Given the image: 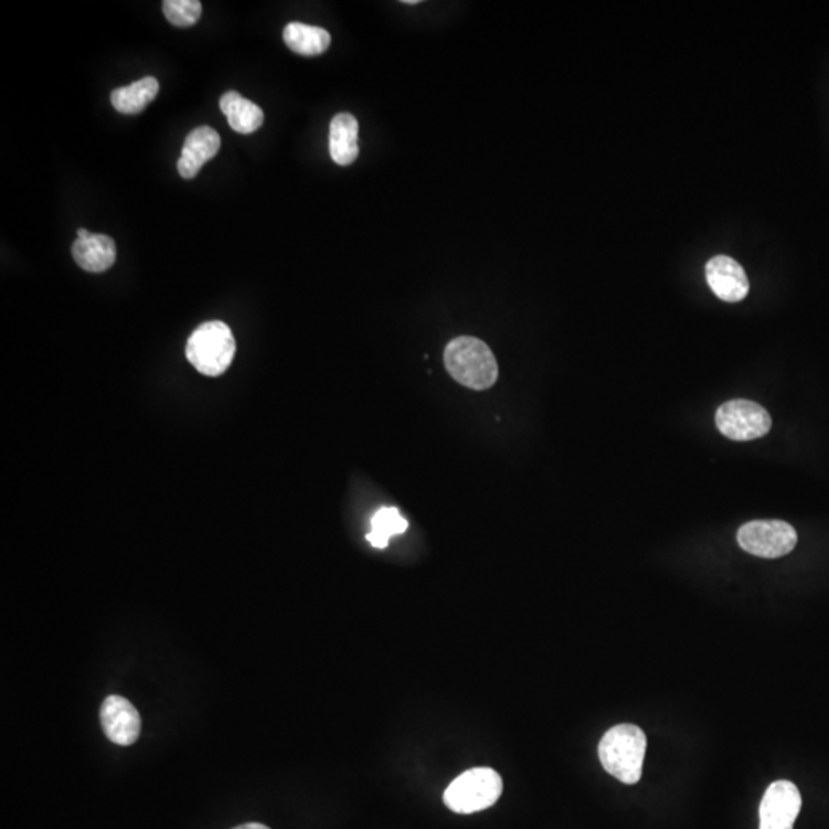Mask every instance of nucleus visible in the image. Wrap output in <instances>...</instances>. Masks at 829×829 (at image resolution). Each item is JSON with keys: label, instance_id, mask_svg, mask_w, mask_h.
<instances>
[{"label": "nucleus", "instance_id": "nucleus-1", "mask_svg": "<svg viewBox=\"0 0 829 829\" xmlns=\"http://www.w3.org/2000/svg\"><path fill=\"white\" fill-rule=\"evenodd\" d=\"M599 759L605 772L626 785H635L642 776L647 736L639 726H613L599 742Z\"/></svg>", "mask_w": 829, "mask_h": 829}, {"label": "nucleus", "instance_id": "nucleus-2", "mask_svg": "<svg viewBox=\"0 0 829 829\" xmlns=\"http://www.w3.org/2000/svg\"><path fill=\"white\" fill-rule=\"evenodd\" d=\"M444 365L451 379L474 391H487L497 383L498 363L485 341L458 337L444 351Z\"/></svg>", "mask_w": 829, "mask_h": 829}, {"label": "nucleus", "instance_id": "nucleus-3", "mask_svg": "<svg viewBox=\"0 0 829 829\" xmlns=\"http://www.w3.org/2000/svg\"><path fill=\"white\" fill-rule=\"evenodd\" d=\"M234 355L235 338L230 326L222 321L199 326L188 340V360L203 375H222L233 363Z\"/></svg>", "mask_w": 829, "mask_h": 829}, {"label": "nucleus", "instance_id": "nucleus-4", "mask_svg": "<svg viewBox=\"0 0 829 829\" xmlns=\"http://www.w3.org/2000/svg\"><path fill=\"white\" fill-rule=\"evenodd\" d=\"M502 795L501 776L492 768H471L451 782L444 804L457 815H474L493 807Z\"/></svg>", "mask_w": 829, "mask_h": 829}, {"label": "nucleus", "instance_id": "nucleus-5", "mask_svg": "<svg viewBox=\"0 0 829 829\" xmlns=\"http://www.w3.org/2000/svg\"><path fill=\"white\" fill-rule=\"evenodd\" d=\"M716 426L733 442H752L772 431L773 422L766 408L748 400H733L718 408Z\"/></svg>", "mask_w": 829, "mask_h": 829}, {"label": "nucleus", "instance_id": "nucleus-6", "mask_svg": "<svg viewBox=\"0 0 829 829\" xmlns=\"http://www.w3.org/2000/svg\"><path fill=\"white\" fill-rule=\"evenodd\" d=\"M738 545L754 556L776 560L788 555L797 544V532L784 521H752L737 532Z\"/></svg>", "mask_w": 829, "mask_h": 829}, {"label": "nucleus", "instance_id": "nucleus-7", "mask_svg": "<svg viewBox=\"0 0 829 829\" xmlns=\"http://www.w3.org/2000/svg\"><path fill=\"white\" fill-rule=\"evenodd\" d=\"M801 808L799 788L793 782L777 780L761 801L759 829H793Z\"/></svg>", "mask_w": 829, "mask_h": 829}, {"label": "nucleus", "instance_id": "nucleus-8", "mask_svg": "<svg viewBox=\"0 0 829 829\" xmlns=\"http://www.w3.org/2000/svg\"><path fill=\"white\" fill-rule=\"evenodd\" d=\"M100 722L106 737L116 745H132L140 736V714L128 699L106 698L102 703Z\"/></svg>", "mask_w": 829, "mask_h": 829}, {"label": "nucleus", "instance_id": "nucleus-9", "mask_svg": "<svg viewBox=\"0 0 829 829\" xmlns=\"http://www.w3.org/2000/svg\"><path fill=\"white\" fill-rule=\"evenodd\" d=\"M706 281L721 300L737 302L748 296L750 281L744 267L726 255L711 258L706 265Z\"/></svg>", "mask_w": 829, "mask_h": 829}, {"label": "nucleus", "instance_id": "nucleus-10", "mask_svg": "<svg viewBox=\"0 0 829 829\" xmlns=\"http://www.w3.org/2000/svg\"><path fill=\"white\" fill-rule=\"evenodd\" d=\"M220 145L222 140H220L219 132L210 127L195 128L194 131L188 134L182 157L177 162L179 174L187 180L194 179L203 164L217 156Z\"/></svg>", "mask_w": 829, "mask_h": 829}, {"label": "nucleus", "instance_id": "nucleus-11", "mask_svg": "<svg viewBox=\"0 0 829 829\" xmlns=\"http://www.w3.org/2000/svg\"><path fill=\"white\" fill-rule=\"evenodd\" d=\"M359 120L349 113L337 114L329 131V152L333 162L349 167L360 155Z\"/></svg>", "mask_w": 829, "mask_h": 829}, {"label": "nucleus", "instance_id": "nucleus-12", "mask_svg": "<svg viewBox=\"0 0 829 829\" xmlns=\"http://www.w3.org/2000/svg\"><path fill=\"white\" fill-rule=\"evenodd\" d=\"M73 257L77 265L88 273H105L116 263V243L108 235L92 234L88 238H78L74 242Z\"/></svg>", "mask_w": 829, "mask_h": 829}, {"label": "nucleus", "instance_id": "nucleus-13", "mask_svg": "<svg viewBox=\"0 0 829 829\" xmlns=\"http://www.w3.org/2000/svg\"><path fill=\"white\" fill-rule=\"evenodd\" d=\"M220 109L225 114L227 124L235 132L253 134L265 121V113L261 106L235 92L223 94L220 99Z\"/></svg>", "mask_w": 829, "mask_h": 829}, {"label": "nucleus", "instance_id": "nucleus-14", "mask_svg": "<svg viewBox=\"0 0 829 829\" xmlns=\"http://www.w3.org/2000/svg\"><path fill=\"white\" fill-rule=\"evenodd\" d=\"M286 45L300 56H320L331 46V34L320 26L306 25L301 22H290L283 31Z\"/></svg>", "mask_w": 829, "mask_h": 829}, {"label": "nucleus", "instance_id": "nucleus-15", "mask_svg": "<svg viewBox=\"0 0 829 829\" xmlns=\"http://www.w3.org/2000/svg\"><path fill=\"white\" fill-rule=\"evenodd\" d=\"M159 88V82L156 77H145L137 81L136 84L114 89L111 104L116 111L134 116V114L144 111L156 99Z\"/></svg>", "mask_w": 829, "mask_h": 829}, {"label": "nucleus", "instance_id": "nucleus-16", "mask_svg": "<svg viewBox=\"0 0 829 829\" xmlns=\"http://www.w3.org/2000/svg\"><path fill=\"white\" fill-rule=\"evenodd\" d=\"M407 521L401 517L394 507H383L372 518V532L368 534V541L373 548L386 549L389 540L395 534L406 532Z\"/></svg>", "mask_w": 829, "mask_h": 829}, {"label": "nucleus", "instance_id": "nucleus-17", "mask_svg": "<svg viewBox=\"0 0 829 829\" xmlns=\"http://www.w3.org/2000/svg\"><path fill=\"white\" fill-rule=\"evenodd\" d=\"M163 13L172 25L184 29L198 23L202 15V3L199 0H167L163 2Z\"/></svg>", "mask_w": 829, "mask_h": 829}, {"label": "nucleus", "instance_id": "nucleus-18", "mask_svg": "<svg viewBox=\"0 0 829 829\" xmlns=\"http://www.w3.org/2000/svg\"><path fill=\"white\" fill-rule=\"evenodd\" d=\"M234 829H270L269 827H266V825L263 823H245L240 825V827Z\"/></svg>", "mask_w": 829, "mask_h": 829}, {"label": "nucleus", "instance_id": "nucleus-19", "mask_svg": "<svg viewBox=\"0 0 829 829\" xmlns=\"http://www.w3.org/2000/svg\"><path fill=\"white\" fill-rule=\"evenodd\" d=\"M78 238H88L92 233L89 231L84 230V227H81V230L77 231Z\"/></svg>", "mask_w": 829, "mask_h": 829}, {"label": "nucleus", "instance_id": "nucleus-20", "mask_svg": "<svg viewBox=\"0 0 829 829\" xmlns=\"http://www.w3.org/2000/svg\"><path fill=\"white\" fill-rule=\"evenodd\" d=\"M403 3H407V6H416V3H419V0H403Z\"/></svg>", "mask_w": 829, "mask_h": 829}]
</instances>
